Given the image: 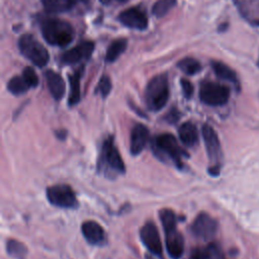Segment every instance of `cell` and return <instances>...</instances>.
I'll list each match as a JSON object with an SVG mask.
<instances>
[{
  "label": "cell",
  "mask_w": 259,
  "mask_h": 259,
  "mask_svg": "<svg viewBox=\"0 0 259 259\" xmlns=\"http://www.w3.org/2000/svg\"><path fill=\"white\" fill-rule=\"evenodd\" d=\"M165 119H166L168 122H170V123H174V122H176V121L179 119V112H178L176 109L173 108L172 110H170V111L166 114Z\"/></svg>",
  "instance_id": "obj_31"
},
{
  "label": "cell",
  "mask_w": 259,
  "mask_h": 259,
  "mask_svg": "<svg viewBox=\"0 0 259 259\" xmlns=\"http://www.w3.org/2000/svg\"><path fill=\"white\" fill-rule=\"evenodd\" d=\"M175 5H176V0H158L153 5L152 12L156 17L161 18L165 16Z\"/></svg>",
  "instance_id": "obj_26"
},
{
  "label": "cell",
  "mask_w": 259,
  "mask_h": 259,
  "mask_svg": "<svg viewBox=\"0 0 259 259\" xmlns=\"http://www.w3.org/2000/svg\"><path fill=\"white\" fill-rule=\"evenodd\" d=\"M181 88H182V92H183L184 97L189 99L192 96V93H193L192 84L186 79H181Z\"/></svg>",
  "instance_id": "obj_30"
},
{
  "label": "cell",
  "mask_w": 259,
  "mask_h": 259,
  "mask_svg": "<svg viewBox=\"0 0 259 259\" xmlns=\"http://www.w3.org/2000/svg\"><path fill=\"white\" fill-rule=\"evenodd\" d=\"M94 50V44L92 41H83L71 50L66 51L61 58V61L65 65H74L81 62L84 59H89Z\"/></svg>",
  "instance_id": "obj_12"
},
{
  "label": "cell",
  "mask_w": 259,
  "mask_h": 259,
  "mask_svg": "<svg viewBox=\"0 0 259 259\" xmlns=\"http://www.w3.org/2000/svg\"><path fill=\"white\" fill-rule=\"evenodd\" d=\"M81 231L86 241L92 245H101L105 241L103 228L95 221H86L81 226Z\"/></svg>",
  "instance_id": "obj_14"
},
{
  "label": "cell",
  "mask_w": 259,
  "mask_h": 259,
  "mask_svg": "<svg viewBox=\"0 0 259 259\" xmlns=\"http://www.w3.org/2000/svg\"><path fill=\"white\" fill-rule=\"evenodd\" d=\"M201 133H202V138L204 141L207 156L209 160L212 162L211 167L219 168L220 167L219 163L222 158V149H221L219 137L215 131L208 124H204L202 126Z\"/></svg>",
  "instance_id": "obj_8"
},
{
  "label": "cell",
  "mask_w": 259,
  "mask_h": 259,
  "mask_svg": "<svg viewBox=\"0 0 259 259\" xmlns=\"http://www.w3.org/2000/svg\"><path fill=\"white\" fill-rule=\"evenodd\" d=\"M18 49L23 57L37 67H44L49 62L47 49L31 34H24L19 38Z\"/></svg>",
  "instance_id": "obj_5"
},
{
  "label": "cell",
  "mask_w": 259,
  "mask_h": 259,
  "mask_svg": "<svg viewBox=\"0 0 259 259\" xmlns=\"http://www.w3.org/2000/svg\"><path fill=\"white\" fill-rule=\"evenodd\" d=\"M82 76V69L77 70L69 77L70 81V93H69V104L76 105L81 98L80 80Z\"/></svg>",
  "instance_id": "obj_19"
},
{
  "label": "cell",
  "mask_w": 259,
  "mask_h": 259,
  "mask_svg": "<svg viewBox=\"0 0 259 259\" xmlns=\"http://www.w3.org/2000/svg\"><path fill=\"white\" fill-rule=\"evenodd\" d=\"M152 150L156 157L164 162H171L177 168H182V158L188 156L171 134H162L153 140Z\"/></svg>",
  "instance_id": "obj_1"
},
{
  "label": "cell",
  "mask_w": 259,
  "mask_h": 259,
  "mask_svg": "<svg viewBox=\"0 0 259 259\" xmlns=\"http://www.w3.org/2000/svg\"><path fill=\"white\" fill-rule=\"evenodd\" d=\"M28 85L26 84V82L24 81V79L19 76H15L13 78H11L7 84V89L10 93H12L13 95H21L23 93H25L28 89Z\"/></svg>",
  "instance_id": "obj_25"
},
{
  "label": "cell",
  "mask_w": 259,
  "mask_h": 259,
  "mask_svg": "<svg viewBox=\"0 0 259 259\" xmlns=\"http://www.w3.org/2000/svg\"><path fill=\"white\" fill-rule=\"evenodd\" d=\"M159 217H160V221L162 223L165 233L176 229L177 219H176V215L173 210H171L169 208H163L159 211Z\"/></svg>",
  "instance_id": "obj_24"
},
{
  "label": "cell",
  "mask_w": 259,
  "mask_h": 259,
  "mask_svg": "<svg viewBox=\"0 0 259 259\" xmlns=\"http://www.w3.org/2000/svg\"><path fill=\"white\" fill-rule=\"evenodd\" d=\"M41 33L47 42L57 47H67L74 37L71 24L61 19H47L41 24Z\"/></svg>",
  "instance_id": "obj_2"
},
{
  "label": "cell",
  "mask_w": 259,
  "mask_h": 259,
  "mask_svg": "<svg viewBox=\"0 0 259 259\" xmlns=\"http://www.w3.org/2000/svg\"><path fill=\"white\" fill-rule=\"evenodd\" d=\"M178 136L180 141L186 147H194L198 143V133L194 123L186 121L178 128Z\"/></svg>",
  "instance_id": "obj_17"
},
{
  "label": "cell",
  "mask_w": 259,
  "mask_h": 259,
  "mask_svg": "<svg viewBox=\"0 0 259 259\" xmlns=\"http://www.w3.org/2000/svg\"><path fill=\"white\" fill-rule=\"evenodd\" d=\"M149 140V130L142 123H137L131 133V144L130 151L136 156L139 155L146 147Z\"/></svg>",
  "instance_id": "obj_13"
},
{
  "label": "cell",
  "mask_w": 259,
  "mask_h": 259,
  "mask_svg": "<svg viewBox=\"0 0 259 259\" xmlns=\"http://www.w3.org/2000/svg\"><path fill=\"white\" fill-rule=\"evenodd\" d=\"M118 20L128 28L144 30L148 26L147 15L139 8L132 7L118 14Z\"/></svg>",
  "instance_id": "obj_11"
},
{
  "label": "cell",
  "mask_w": 259,
  "mask_h": 259,
  "mask_svg": "<svg viewBox=\"0 0 259 259\" xmlns=\"http://www.w3.org/2000/svg\"><path fill=\"white\" fill-rule=\"evenodd\" d=\"M6 252L14 259H25L27 255V248L21 242L10 239L6 243Z\"/></svg>",
  "instance_id": "obj_21"
},
{
  "label": "cell",
  "mask_w": 259,
  "mask_h": 259,
  "mask_svg": "<svg viewBox=\"0 0 259 259\" xmlns=\"http://www.w3.org/2000/svg\"><path fill=\"white\" fill-rule=\"evenodd\" d=\"M47 198L51 204L62 208H75L78 200L73 189L67 184H56L47 188Z\"/></svg>",
  "instance_id": "obj_6"
},
{
  "label": "cell",
  "mask_w": 259,
  "mask_h": 259,
  "mask_svg": "<svg viewBox=\"0 0 259 259\" xmlns=\"http://www.w3.org/2000/svg\"><path fill=\"white\" fill-rule=\"evenodd\" d=\"M146 259H154V258H152V257H151V256H149V255H147V256H146Z\"/></svg>",
  "instance_id": "obj_34"
},
{
  "label": "cell",
  "mask_w": 259,
  "mask_h": 259,
  "mask_svg": "<svg viewBox=\"0 0 259 259\" xmlns=\"http://www.w3.org/2000/svg\"><path fill=\"white\" fill-rule=\"evenodd\" d=\"M211 255L207 249H194L192 250L189 259H211Z\"/></svg>",
  "instance_id": "obj_29"
},
{
  "label": "cell",
  "mask_w": 259,
  "mask_h": 259,
  "mask_svg": "<svg viewBox=\"0 0 259 259\" xmlns=\"http://www.w3.org/2000/svg\"><path fill=\"white\" fill-rule=\"evenodd\" d=\"M112 1H119V2H121V1H125V0H100V2L103 3V4H109Z\"/></svg>",
  "instance_id": "obj_32"
},
{
  "label": "cell",
  "mask_w": 259,
  "mask_h": 259,
  "mask_svg": "<svg viewBox=\"0 0 259 259\" xmlns=\"http://www.w3.org/2000/svg\"><path fill=\"white\" fill-rule=\"evenodd\" d=\"M49 91L54 99L60 100L65 94V82L61 75L53 70H48L45 74Z\"/></svg>",
  "instance_id": "obj_16"
},
{
  "label": "cell",
  "mask_w": 259,
  "mask_h": 259,
  "mask_svg": "<svg viewBox=\"0 0 259 259\" xmlns=\"http://www.w3.org/2000/svg\"><path fill=\"white\" fill-rule=\"evenodd\" d=\"M230 89L222 84L214 82H204L199 89L200 100L210 106H221L228 102Z\"/></svg>",
  "instance_id": "obj_7"
},
{
  "label": "cell",
  "mask_w": 259,
  "mask_h": 259,
  "mask_svg": "<svg viewBox=\"0 0 259 259\" xmlns=\"http://www.w3.org/2000/svg\"><path fill=\"white\" fill-rule=\"evenodd\" d=\"M76 2H82V3H87L88 0H75Z\"/></svg>",
  "instance_id": "obj_33"
},
{
  "label": "cell",
  "mask_w": 259,
  "mask_h": 259,
  "mask_svg": "<svg viewBox=\"0 0 259 259\" xmlns=\"http://www.w3.org/2000/svg\"><path fill=\"white\" fill-rule=\"evenodd\" d=\"M177 67L186 75H195L201 70L200 63L190 57H186L177 63Z\"/></svg>",
  "instance_id": "obj_23"
},
{
  "label": "cell",
  "mask_w": 259,
  "mask_h": 259,
  "mask_svg": "<svg viewBox=\"0 0 259 259\" xmlns=\"http://www.w3.org/2000/svg\"><path fill=\"white\" fill-rule=\"evenodd\" d=\"M166 236V249L170 257L178 259L181 257L184 251V239L183 236L177 231H169L165 233Z\"/></svg>",
  "instance_id": "obj_15"
},
{
  "label": "cell",
  "mask_w": 259,
  "mask_h": 259,
  "mask_svg": "<svg viewBox=\"0 0 259 259\" xmlns=\"http://www.w3.org/2000/svg\"><path fill=\"white\" fill-rule=\"evenodd\" d=\"M191 231L197 238L211 239L218 231L217 221L206 212H200L191 225Z\"/></svg>",
  "instance_id": "obj_9"
},
{
  "label": "cell",
  "mask_w": 259,
  "mask_h": 259,
  "mask_svg": "<svg viewBox=\"0 0 259 259\" xmlns=\"http://www.w3.org/2000/svg\"><path fill=\"white\" fill-rule=\"evenodd\" d=\"M140 237L143 244L152 254L162 256V243L158 229L154 223H146L140 231Z\"/></svg>",
  "instance_id": "obj_10"
},
{
  "label": "cell",
  "mask_w": 259,
  "mask_h": 259,
  "mask_svg": "<svg viewBox=\"0 0 259 259\" xmlns=\"http://www.w3.org/2000/svg\"><path fill=\"white\" fill-rule=\"evenodd\" d=\"M126 46H127V41L125 38H118L113 40L107 48V51L105 54L106 62L111 63L117 60L118 57L125 51Z\"/></svg>",
  "instance_id": "obj_20"
},
{
  "label": "cell",
  "mask_w": 259,
  "mask_h": 259,
  "mask_svg": "<svg viewBox=\"0 0 259 259\" xmlns=\"http://www.w3.org/2000/svg\"><path fill=\"white\" fill-rule=\"evenodd\" d=\"M75 3V0H41L45 10L49 13H63L69 11Z\"/></svg>",
  "instance_id": "obj_18"
},
{
  "label": "cell",
  "mask_w": 259,
  "mask_h": 259,
  "mask_svg": "<svg viewBox=\"0 0 259 259\" xmlns=\"http://www.w3.org/2000/svg\"><path fill=\"white\" fill-rule=\"evenodd\" d=\"M22 78L28 85V87H36L38 85V77L35 71L31 67H25L22 71Z\"/></svg>",
  "instance_id": "obj_27"
},
{
  "label": "cell",
  "mask_w": 259,
  "mask_h": 259,
  "mask_svg": "<svg viewBox=\"0 0 259 259\" xmlns=\"http://www.w3.org/2000/svg\"><path fill=\"white\" fill-rule=\"evenodd\" d=\"M96 90H97V92H98L103 98H105V97L109 94V92H110V90H111V81H110L109 77H107V76H105V75L102 76V77L100 78L99 82H98V85H97Z\"/></svg>",
  "instance_id": "obj_28"
},
{
  "label": "cell",
  "mask_w": 259,
  "mask_h": 259,
  "mask_svg": "<svg viewBox=\"0 0 259 259\" xmlns=\"http://www.w3.org/2000/svg\"><path fill=\"white\" fill-rule=\"evenodd\" d=\"M98 170L105 173V175H111V177L114 174L124 173V163L114 145L112 137H108L103 142L99 155Z\"/></svg>",
  "instance_id": "obj_4"
},
{
  "label": "cell",
  "mask_w": 259,
  "mask_h": 259,
  "mask_svg": "<svg viewBox=\"0 0 259 259\" xmlns=\"http://www.w3.org/2000/svg\"><path fill=\"white\" fill-rule=\"evenodd\" d=\"M211 67L215 73V75L223 80H227L230 82H236L237 81V76L236 73L226 64L219 62V61H212L211 62Z\"/></svg>",
  "instance_id": "obj_22"
},
{
  "label": "cell",
  "mask_w": 259,
  "mask_h": 259,
  "mask_svg": "<svg viewBox=\"0 0 259 259\" xmlns=\"http://www.w3.org/2000/svg\"><path fill=\"white\" fill-rule=\"evenodd\" d=\"M258 66H259V60H258Z\"/></svg>",
  "instance_id": "obj_35"
},
{
  "label": "cell",
  "mask_w": 259,
  "mask_h": 259,
  "mask_svg": "<svg viewBox=\"0 0 259 259\" xmlns=\"http://www.w3.org/2000/svg\"><path fill=\"white\" fill-rule=\"evenodd\" d=\"M146 103L150 110L159 111L169 99V84L166 74H160L151 79L146 87Z\"/></svg>",
  "instance_id": "obj_3"
}]
</instances>
